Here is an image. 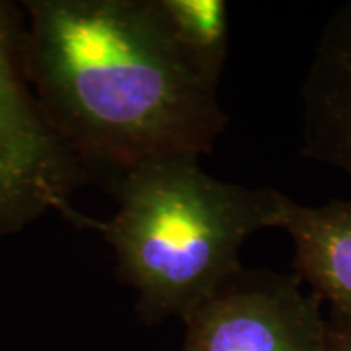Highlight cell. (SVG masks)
<instances>
[{"label": "cell", "instance_id": "obj_1", "mask_svg": "<svg viewBox=\"0 0 351 351\" xmlns=\"http://www.w3.org/2000/svg\"><path fill=\"white\" fill-rule=\"evenodd\" d=\"M34 95L88 176L207 155L228 117L219 78L171 32L160 0H28Z\"/></svg>", "mask_w": 351, "mask_h": 351}, {"label": "cell", "instance_id": "obj_2", "mask_svg": "<svg viewBox=\"0 0 351 351\" xmlns=\"http://www.w3.org/2000/svg\"><path fill=\"white\" fill-rule=\"evenodd\" d=\"M117 210L98 231L121 282L137 291L143 322L184 319L241 267L243 244L280 228L288 197L269 187L218 181L195 156H168L111 182Z\"/></svg>", "mask_w": 351, "mask_h": 351}, {"label": "cell", "instance_id": "obj_3", "mask_svg": "<svg viewBox=\"0 0 351 351\" xmlns=\"http://www.w3.org/2000/svg\"><path fill=\"white\" fill-rule=\"evenodd\" d=\"M86 179L34 95L19 7L0 0V239L51 212L98 231L99 221L70 204Z\"/></svg>", "mask_w": 351, "mask_h": 351}, {"label": "cell", "instance_id": "obj_4", "mask_svg": "<svg viewBox=\"0 0 351 351\" xmlns=\"http://www.w3.org/2000/svg\"><path fill=\"white\" fill-rule=\"evenodd\" d=\"M301 285L241 267L182 319L181 351H322V300Z\"/></svg>", "mask_w": 351, "mask_h": 351}, {"label": "cell", "instance_id": "obj_5", "mask_svg": "<svg viewBox=\"0 0 351 351\" xmlns=\"http://www.w3.org/2000/svg\"><path fill=\"white\" fill-rule=\"evenodd\" d=\"M302 143L351 179V0L327 20L302 83Z\"/></svg>", "mask_w": 351, "mask_h": 351}, {"label": "cell", "instance_id": "obj_6", "mask_svg": "<svg viewBox=\"0 0 351 351\" xmlns=\"http://www.w3.org/2000/svg\"><path fill=\"white\" fill-rule=\"evenodd\" d=\"M280 228L295 243V275L333 314L351 319V199L320 207L288 199Z\"/></svg>", "mask_w": 351, "mask_h": 351}, {"label": "cell", "instance_id": "obj_7", "mask_svg": "<svg viewBox=\"0 0 351 351\" xmlns=\"http://www.w3.org/2000/svg\"><path fill=\"white\" fill-rule=\"evenodd\" d=\"M171 32L213 77H221L230 41L225 0H160Z\"/></svg>", "mask_w": 351, "mask_h": 351}, {"label": "cell", "instance_id": "obj_8", "mask_svg": "<svg viewBox=\"0 0 351 351\" xmlns=\"http://www.w3.org/2000/svg\"><path fill=\"white\" fill-rule=\"evenodd\" d=\"M322 351H351V319L335 314L326 319Z\"/></svg>", "mask_w": 351, "mask_h": 351}]
</instances>
